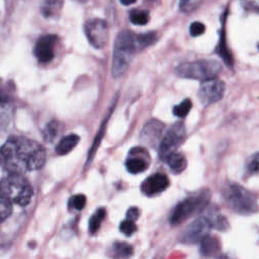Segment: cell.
<instances>
[{"mask_svg": "<svg viewBox=\"0 0 259 259\" xmlns=\"http://www.w3.org/2000/svg\"><path fill=\"white\" fill-rule=\"evenodd\" d=\"M46 158L44 148L24 137L10 138L0 149V164L9 173L38 170L45 165Z\"/></svg>", "mask_w": 259, "mask_h": 259, "instance_id": "obj_1", "label": "cell"}, {"mask_svg": "<svg viewBox=\"0 0 259 259\" xmlns=\"http://www.w3.org/2000/svg\"><path fill=\"white\" fill-rule=\"evenodd\" d=\"M136 51L135 34L128 30L120 31L114 41L111 73L118 78L122 76L130 67L133 55Z\"/></svg>", "mask_w": 259, "mask_h": 259, "instance_id": "obj_2", "label": "cell"}, {"mask_svg": "<svg viewBox=\"0 0 259 259\" xmlns=\"http://www.w3.org/2000/svg\"><path fill=\"white\" fill-rule=\"evenodd\" d=\"M0 190L12 202L27 205L32 197V187L27 179L18 173H9L0 181Z\"/></svg>", "mask_w": 259, "mask_h": 259, "instance_id": "obj_3", "label": "cell"}, {"mask_svg": "<svg viewBox=\"0 0 259 259\" xmlns=\"http://www.w3.org/2000/svg\"><path fill=\"white\" fill-rule=\"evenodd\" d=\"M223 194L229 207L239 214H251L258 210L255 195L239 184L230 183L224 188Z\"/></svg>", "mask_w": 259, "mask_h": 259, "instance_id": "obj_4", "label": "cell"}, {"mask_svg": "<svg viewBox=\"0 0 259 259\" xmlns=\"http://www.w3.org/2000/svg\"><path fill=\"white\" fill-rule=\"evenodd\" d=\"M222 70V65L215 60H196L180 64L175 73L181 78L205 81L215 78Z\"/></svg>", "mask_w": 259, "mask_h": 259, "instance_id": "obj_5", "label": "cell"}, {"mask_svg": "<svg viewBox=\"0 0 259 259\" xmlns=\"http://www.w3.org/2000/svg\"><path fill=\"white\" fill-rule=\"evenodd\" d=\"M209 197V191L204 190L194 196L183 199L174 207L170 215V223L174 226L179 225L180 223L191 217L193 213L200 211L207 205Z\"/></svg>", "mask_w": 259, "mask_h": 259, "instance_id": "obj_6", "label": "cell"}, {"mask_svg": "<svg viewBox=\"0 0 259 259\" xmlns=\"http://www.w3.org/2000/svg\"><path fill=\"white\" fill-rule=\"evenodd\" d=\"M185 133V126L180 121L173 123L166 130L158 147L161 160L164 161L170 154L176 152L184 140Z\"/></svg>", "mask_w": 259, "mask_h": 259, "instance_id": "obj_7", "label": "cell"}, {"mask_svg": "<svg viewBox=\"0 0 259 259\" xmlns=\"http://www.w3.org/2000/svg\"><path fill=\"white\" fill-rule=\"evenodd\" d=\"M84 31L90 45L95 49H102L108 40V25L105 20L92 18L85 22Z\"/></svg>", "mask_w": 259, "mask_h": 259, "instance_id": "obj_8", "label": "cell"}, {"mask_svg": "<svg viewBox=\"0 0 259 259\" xmlns=\"http://www.w3.org/2000/svg\"><path fill=\"white\" fill-rule=\"evenodd\" d=\"M225 93V83L217 78L205 80L201 83L197 96L203 106H208L220 101Z\"/></svg>", "mask_w": 259, "mask_h": 259, "instance_id": "obj_9", "label": "cell"}, {"mask_svg": "<svg viewBox=\"0 0 259 259\" xmlns=\"http://www.w3.org/2000/svg\"><path fill=\"white\" fill-rule=\"evenodd\" d=\"M165 125L158 119H150L143 126L140 134V141L150 148H158L164 135Z\"/></svg>", "mask_w": 259, "mask_h": 259, "instance_id": "obj_10", "label": "cell"}, {"mask_svg": "<svg viewBox=\"0 0 259 259\" xmlns=\"http://www.w3.org/2000/svg\"><path fill=\"white\" fill-rule=\"evenodd\" d=\"M210 226L205 217H199L195 219L191 224L187 226L181 236V242L185 244H195L208 235Z\"/></svg>", "mask_w": 259, "mask_h": 259, "instance_id": "obj_11", "label": "cell"}, {"mask_svg": "<svg viewBox=\"0 0 259 259\" xmlns=\"http://www.w3.org/2000/svg\"><path fill=\"white\" fill-rule=\"evenodd\" d=\"M56 44L57 36L54 34H46L37 39L34 46L33 54L39 63L47 64L55 58Z\"/></svg>", "mask_w": 259, "mask_h": 259, "instance_id": "obj_12", "label": "cell"}, {"mask_svg": "<svg viewBox=\"0 0 259 259\" xmlns=\"http://www.w3.org/2000/svg\"><path fill=\"white\" fill-rule=\"evenodd\" d=\"M150 164V156L147 151L141 147L132 149L125 161L126 170L132 174H139L148 169Z\"/></svg>", "mask_w": 259, "mask_h": 259, "instance_id": "obj_13", "label": "cell"}, {"mask_svg": "<svg viewBox=\"0 0 259 259\" xmlns=\"http://www.w3.org/2000/svg\"><path fill=\"white\" fill-rule=\"evenodd\" d=\"M169 186V179L161 173H154L149 176L141 185V191L147 196H153L163 192Z\"/></svg>", "mask_w": 259, "mask_h": 259, "instance_id": "obj_14", "label": "cell"}, {"mask_svg": "<svg viewBox=\"0 0 259 259\" xmlns=\"http://www.w3.org/2000/svg\"><path fill=\"white\" fill-rule=\"evenodd\" d=\"M199 251L204 257L217 258L221 252V243L215 237L208 234L199 241Z\"/></svg>", "mask_w": 259, "mask_h": 259, "instance_id": "obj_15", "label": "cell"}, {"mask_svg": "<svg viewBox=\"0 0 259 259\" xmlns=\"http://www.w3.org/2000/svg\"><path fill=\"white\" fill-rule=\"evenodd\" d=\"M204 217L207 220L210 228H213L221 232H226L230 228L227 218L225 215H223L217 207H211V208L207 209L206 215H204Z\"/></svg>", "mask_w": 259, "mask_h": 259, "instance_id": "obj_16", "label": "cell"}, {"mask_svg": "<svg viewBox=\"0 0 259 259\" xmlns=\"http://www.w3.org/2000/svg\"><path fill=\"white\" fill-rule=\"evenodd\" d=\"M164 161L168 164L171 171L176 174L184 171L187 166V161L185 157L178 152H174L170 154Z\"/></svg>", "mask_w": 259, "mask_h": 259, "instance_id": "obj_17", "label": "cell"}, {"mask_svg": "<svg viewBox=\"0 0 259 259\" xmlns=\"http://www.w3.org/2000/svg\"><path fill=\"white\" fill-rule=\"evenodd\" d=\"M64 0H44L41 4V13L46 18L57 17L63 7Z\"/></svg>", "mask_w": 259, "mask_h": 259, "instance_id": "obj_18", "label": "cell"}, {"mask_svg": "<svg viewBox=\"0 0 259 259\" xmlns=\"http://www.w3.org/2000/svg\"><path fill=\"white\" fill-rule=\"evenodd\" d=\"M79 137L74 134H70L60 140L56 146V152L58 155H66L70 153L78 144Z\"/></svg>", "mask_w": 259, "mask_h": 259, "instance_id": "obj_19", "label": "cell"}, {"mask_svg": "<svg viewBox=\"0 0 259 259\" xmlns=\"http://www.w3.org/2000/svg\"><path fill=\"white\" fill-rule=\"evenodd\" d=\"M133 252V247L124 242H115L111 248V255L114 259H128Z\"/></svg>", "mask_w": 259, "mask_h": 259, "instance_id": "obj_20", "label": "cell"}, {"mask_svg": "<svg viewBox=\"0 0 259 259\" xmlns=\"http://www.w3.org/2000/svg\"><path fill=\"white\" fill-rule=\"evenodd\" d=\"M157 39L154 32H147L142 34H135V45L136 50H143L151 45H153Z\"/></svg>", "mask_w": 259, "mask_h": 259, "instance_id": "obj_21", "label": "cell"}, {"mask_svg": "<svg viewBox=\"0 0 259 259\" xmlns=\"http://www.w3.org/2000/svg\"><path fill=\"white\" fill-rule=\"evenodd\" d=\"M105 214H106V210L103 207L98 208L92 214V217L89 220V231H90L91 234H94V233H96L99 230L100 225H101L102 221L105 218Z\"/></svg>", "mask_w": 259, "mask_h": 259, "instance_id": "obj_22", "label": "cell"}, {"mask_svg": "<svg viewBox=\"0 0 259 259\" xmlns=\"http://www.w3.org/2000/svg\"><path fill=\"white\" fill-rule=\"evenodd\" d=\"M12 212V202L0 190V223L5 221Z\"/></svg>", "mask_w": 259, "mask_h": 259, "instance_id": "obj_23", "label": "cell"}, {"mask_svg": "<svg viewBox=\"0 0 259 259\" xmlns=\"http://www.w3.org/2000/svg\"><path fill=\"white\" fill-rule=\"evenodd\" d=\"M130 20L136 25H145L149 21V13L142 9L133 10L130 13Z\"/></svg>", "mask_w": 259, "mask_h": 259, "instance_id": "obj_24", "label": "cell"}, {"mask_svg": "<svg viewBox=\"0 0 259 259\" xmlns=\"http://www.w3.org/2000/svg\"><path fill=\"white\" fill-rule=\"evenodd\" d=\"M191 107H192L191 100L186 98L183 101H181L179 104L173 107V114L176 115L177 117H185L190 111Z\"/></svg>", "mask_w": 259, "mask_h": 259, "instance_id": "obj_25", "label": "cell"}, {"mask_svg": "<svg viewBox=\"0 0 259 259\" xmlns=\"http://www.w3.org/2000/svg\"><path fill=\"white\" fill-rule=\"evenodd\" d=\"M137 229H138V227H137L136 223L134 221H130L126 219L124 221H122L119 225L120 232L127 237L132 236L137 231Z\"/></svg>", "mask_w": 259, "mask_h": 259, "instance_id": "obj_26", "label": "cell"}, {"mask_svg": "<svg viewBox=\"0 0 259 259\" xmlns=\"http://www.w3.org/2000/svg\"><path fill=\"white\" fill-rule=\"evenodd\" d=\"M86 204V197L83 194H76L69 200V206L76 210H81Z\"/></svg>", "mask_w": 259, "mask_h": 259, "instance_id": "obj_27", "label": "cell"}, {"mask_svg": "<svg viewBox=\"0 0 259 259\" xmlns=\"http://www.w3.org/2000/svg\"><path fill=\"white\" fill-rule=\"evenodd\" d=\"M246 168L249 173L251 174H257L259 173V152L254 153L247 162Z\"/></svg>", "mask_w": 259, "mask_h": 259, "instance_id": "obj_28", "label": "cell"}, {"mask_svg": "<svg viewBox=\"0 0 259 259\" xmlns=\"http://www.w3.org/2000/svg\"><path fill=\"white\" fill-rule=\"evenodd\" d=\"M199 0H179V8L183 12H189L198 5Z\"/></svg>", "mask_w": 259, "mask_h": 259, "instance_id": "obj_29", "label": "cell"}, {"mask_svg": "<svg viewBox=\"0 0 259 259\" xmlns=\"http://www.w3.org/2000/svg\"><path fill=\"white\" fill-rule=\"evenodd\" d=\"M204 30H205L204 24L201 22H198V21L192 22L189 26V32H190L191 36H199L204 32Z\"/></svg>", "mask_w": 259, "mask_h": 259, "instance_id": "obj_30", "label": "cell"}, {"mask_svg": "<svg viewBox=\"0 0 259 259\" xmlns=\"http://www.w3.org/2000/svg\"><path fill=\"white\" fill-rule=\"evenodd\" d=\"M239 1L245 9L259 12V0H239Z\"/></svg>", "mask_w": 259, "mask_h": 259, "instance_id": "obj_31", "label": "cell"}, {"mask_svg": "<svg viewBox=\"0 0 259 259\" xmlns=\"http://www.w3.org/2000/svg\"><path fill=\"white\" fill-rule=\"evenodd\" d=\"M57 134V123L56 122H51L48 124L45 137L47 140H52Z\"/></svg>", "mask_w": 259, "mask_h": 259, "instance_id": "obj_32", "label": "cell"}, {"mask_svg": "<svg viewBox=\"0 0 259 259\" xmlns=\"http://www.w3.org/2000/svg\"><path fill=\"white\" fill-rule=\"evenodd\" d=\"M140 215V210L137 206H132L130 207L127 210H126V213H125V217H126V220H130V221H134L136 222L138 220Z\"/></svg>", "mask_w": 259, "mask_h": 259, "instance_id": "obj_33", "label": "cell"}, {"mask_svg": "<svg viewBox=\"0 0 259 259\" xmlns=\"http://www.w3.org/2000/svg\"><path fill=\"white\" fill-rule=\"evenodd\" d=\"M119 1L122 5H131V4L135 3L137 0H119Z\"/></svg>", "mask_w": 259, "mask_h": 259, "instance_id": "obj_34", "label": "cell"}, {"mask_svg": "<svg viewBox=\"0 0 259 259\" xmlns=\"http://www.w3.org/2000/svg\"><path fill=\"white\" fill-rule=\"evenodd\" d=\"M217 259H232V258L228 257L227 255H219V256L217 257Z\"/></svg>", "mask_w": 259, "mask_h": 259, "instance_id": "obj_35", "label": "cell"}, {"mask_svg": "<svg viewBox=\"0 0 259 259\" xmlns=\"http://www.w3.org/2000/svg\"><path fill=\"white\" fill-rule=\"evenodd\" d=\"M77 1H79V2H85L86 0H77Z\"/></svg>", "mask_w": 259, "mask_h": 259, "instance_id": "obj_36", "label": "cell"}]
</instances>
